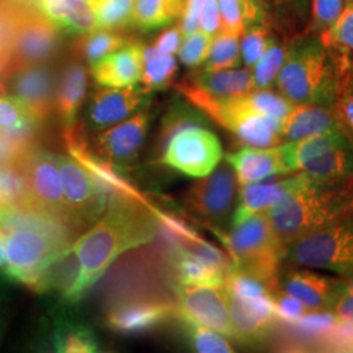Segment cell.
<instances>
[{"instance_id":"obj_59","label":"cell","mask_w":353,"mask_h":353,"mask_svg":"<svg viewBox=\"0 0 353 353\" xmlns=\"http://www.w3.org/2000/svg\"><path fill=\"white\" fill-rule=\"evenodd\" d=\"M26 1H30V0H26Z\"/></svg>"},{"instance_id":"obj_56","label":"cell","mask_w":353,"mask_h":353,"mask_svg":"<svg viewBox=\"0 0 353 353\" xmlns=\"http://www.w3.org/2000/svg\"><path fill=\"white\" fill-rule=\"evenodd\" d=\"M7 210H8V204H7V201H6V199H4V196L0 194V221H1L3 216H4L6 212H7Z\"/></svg>"},{"instance_id":"obj_53","label":"cell","mask_w":353,"mask_h":353,"mask_svg":"<svg viewBox=\"0 0 353 353\" xmlns=\"http://www.w3.org/2000/svg\"><path fill=\"white\" fill-rule=\"evenodd\" d=\"M331 313L339 321L353 323V288L344 290Z\"/></svg>"},{"instance_id":"obj_36","label":"cell","mask_w":353,"mask_h":353,"mask_svg":"<svg viewBox=\"0 0 353 353\" xmlns=\"http://www.w3.org/2000/svg\"><path fill=\"white\" fill-rule=\"evenodd\" d=\"M287 54L288 46H284L276 42L274 38H270L265 52L252 67L254 89H268L275 84L279 72L285 62Z\"/></svg>"},{"instance_id":"obj_46","label":"cell","mask_w":353,"mask_h":353,"mask_svg":"<svg viewBox=\"0 0 353 353\" xmlns=\"http://www.w3.org/2000/svg\"><path fill=\"white\" fill-rule=\"evenodd\" d=\"M334 105L343 126L350 128L353 135V79L351 72L341 76L339 92Z\"/></svg>"},{"instance_id":"obj_5","label":"cell","mask_w":353,"mask_h":353,"mask_svg":"<svg viewBox=\"0 0 353 353\" xmlns=\"http://www.w3.org/2000/svg\"><path fill=\"white\" fill-rule=\"evenodd\" d=\"M229 252L232 265L279 290L280 267L285 261V243L276 234L265 212L254 214L230 233L214 229Z\"/></svg>"},{"instance_id":"obj_44","label":"cell","mask_w":353,"mask_h":353,"mask_svg":"<svg viewBox=\"0 0 353 353\" xmlns=\"http://www.w3.org/2000/svg\"><path fill=\"white\" fill-rule=\"evenodd\" d=\"M221 28L219 33L242 37L246 32V24L241 8L240 0H217Z\"/></svg>"},{"instance_id":"obj_10","label":"cell","mask_w":353,"mask_h":353,"mask_svg":"<svg viewBox=\"0 0 353 353\" xmlns=\"http://www.w3.org/2000/svg\"><path fill=\"white\" fill-rule=\"evenodd\" d=\"M21 165L34 208L59 220L71 229L64 204L57 154L43 150L30 148L21 160Z\"/></svg>"},{"instance_id":"obj_52","label":"cell","mask_w":353,"mask_h":353,"mask_svg":"<svg viewBox=\"0 0 353 353\" xmlns=\"http://www.w3.org/2000/svg\"><path fill=\"white\" fill-rule=\"evenodd\" d=\"M182 33L179 30V26H173L164 30L159 37L154 39V43L152 48L163 54H174L179 50L182 45Z\"/></svg>"},{"instance_id":"obj_18","label":"cell","mask_w":353,"mask_h":353,"mask_svg":"<svg viewBox=\"0 0 353 353\" xmlns=\"http://www.w3.org/2000/svg\"><path fill=\"white\" fill-rule=\"evenodd\" d=\"M144 94V90L135 85L97 90L89 105L90 126L94 130H103L125 121L128 115L139 109Z\"/></svg>"},{"instance_id":"obj_41","label":"cell","mask_w":353,"mask_h":353,"mask_svg":"<svg viewBox=\"0 0 353 353\" xmlns=\"http://www.w3.org/2000/svg\"><path fill=\"white\" fill-rule=\"evenodd\" d=\"M212 41L214 36L203 30H198L194 34L185 38L183 43L178 50L181 62L188 67H198L204 63L208 58Z\"/></svg>"},{"instance_id":"obj_2","label":"cell","mask_w":353,"mask_h":353,"mask_svg":"<svg viewBox=\"0 0 353 353\" xmlns=\"http://www.w3.org/2000/svg\"><path fill=\"white\" fill-rule=\"evenodd\" d=\"M0 228L8 259L6 278L42 292L46 270L72 246L75 233L36 208L8 207Z\"/></svg>"},{"instance_id":"obj_27","label":"cell","mask_w":353,"mask_h":353,"mask_svg":"<svg viewBox=\"0 0 353 353\" xmlns=\"http://www.w3.org/2000/svg\"><path fill=\"white\" fill-rule=\"evenodd\" d=\"M190 80L208 94L227 99L240 97L254 90L252 72L250 70H221L204 71L189 76Z\"/></svg>"},{"instance_id":"obj_3","label":"cell","mask_w":353,"mask_h":353,"mask_svg":"<svg viewBox=\"0 0 353 353\" xmlns=\"http://www.w3.org/2000/svg\"><path fill=\"white\" fill-rule=\"evenodd\" d=\"M265 214L287 245L305 233L353 214V176L309 181L285 195Z\"/></svg>"},{"instance_id":"obj_19","label":"cell","mask_w":353,"mask_h":353,"mask_svg":"<svg viewBox=\"0 0 353 353\" xmlns=\"http://www.w3.org/2000/svg\"><path fill=\"white\" fill-rule=\"evenodd\" d=\"M332 131L345 132L335 108L316 103H294L280 126L281 138L290 141Z\"/></svg>"},{"instance_id":"obj_14","label":"cell","mask_w":353,"mask_h":353,"mask_svg":"<svg viewBox=\"0 0 353 353\" xmlns=\"http://www.w3.org/2000/svg\"><path fill=\"white\" fill-rule=\"evenodd\" d=\"M150 127V114L140 112L132 118L103 130L94 138L96 154L113 165H130L138 157Z\"/></svg>"},{"instance_id":"obj_58","label":"cell","mask_w":353,"mask_h":353,"mask_svg":"<svg viewBox=\"0 0 353 353\" xmlns=\"http://www.w3.org/2000/svg\"><path fill=\"white\" fill-rule=\"evenodd\" d=\"M348 1H353V0H348Z\"/></svg>"},{"instance_id":"obj_17","label":"cell","mask_w":353,"mask_h":353,"mask_svg":"<svg viewBox=\"0 0 353 353\" xmlns=\"http://www.w3.org/2000/svg\"><path fill=\"white\" fill-rule=\"evenodd\" d=\"M310 176L301 172L297 176L272 183H250L241 186L239 203L233 212L232 225L236 227L252 216L268 211L293 190L299 189L309 181Z\"/></svg>"},{"instance_id":"obj_16","label":"cell","mask_w":353,"mask_h":353,"mask_svg":"<svg viewBox=\"0 0 353 353\" xmlns=\"http://www.w3.org/2000/svg\"><path fill=\"white\" fill-rule=\"evenodd\" d=\"M55 79L42 64H24L10 79V96L24 102L38 121L50 115L55 105Z\"/></svg>"},{"instance_id":"obj_45","label":"cell","mask_w":353,"mask_h":353,"mask_svg":"<svg viewBox=\"0 0 353 353\" xmlns=\"http://www.w3.org/2000/svg\"><path fill=\"white\" fill-rule=\"evenodd\" d=\"M344 0H313L312 26L322 33L335 24L344 8Z\"/></svg>"},{"instance_id":"obj_26","label":"cell","mask_w":353,"mask_h":353,"mask_svg":"<svg viewBox=\"0 0 353 353\" xmlns=\"http://www.w3.org/2000/svg\"><path fill=\"white\" fill-rule=\"evenodd\" d=\"M352 143L345 132L332 131L318 134L303 139L292 140L290 143L278 145L281 161L287 172H296L303 168L305 163L332 148Z\"/></svg>"},{"instance_id":"obj_51","label":"cell","mask_w":353,"mask_h":353,"mask_svg":"<svg viewBox=\"0 0 353 353\" xmlns=\"http://www.w3.org/2000/svg\"><path fill=\"white\" fill-rule=\"evenodd\" d=\"M199 21H201V28H202L203 32H205L214 37L220 32L221 19H220L217 0H205L202 11H201Z\"/></svg>"},{"instance_id":"obj_34","label":"cell","mask_w":353,"mask_h":353,"mask_svg":"<svg viewBox=\"0 0 353 353\" xmlns=\"http://www.w3.org/2000/svg\"><path fill=\"white\" fill-rule=\"evenodd\" d=\"M128 45L127 38L113 30L96 29L93 32L85 33V36L80 38L76 43V52L80 58L87 61L88 63H96L103 57L119 50Z\"/></svg>"},{"instance_id":"obj_1","label":"cell","mask_w":353,"mask_h":353,"mask_svg":"<svg viewBox=\"0 0 353 353\" xmlns=\"http://www.w3.org/2000/svg\"><path fill=\"white\" fill-rule=\"evenodd\" d=\"M156 233L157 219L148 207L135 199L110 196L108 212L72 243L80 274L71 303H77L121 254L151 242Z\"/></svg>"},{"instance_id":"obj_54","label":"cell","mask_w":353,"mask_h":353,"mask_svg":"<svg viewBox=\"0 0 353 353\" xmlns=\"http://www.w3.org/2000/svg\"><path fill=\"white\" fill-rule=\"evenodd\" d=\"M8 267V259H7V250H6V240L4 233L0 228V274L6 276V271Z\"/></svg>"},{"instance_id":"obj_33","label":"cell","mask_w":353,"mask_h":353,"mask_svg":"<svg viewBox=\"0 0 353 353\" xmlns=\"http://www.w3.org/2000/svg\"><path fill=\"white\" fill-rule=\"evenodd\" d=\"M52 345L57 352L62 353H93L100 350L93 331L74 322H65L55 328Z\"/></svg>"},{"instance_id":"obj_13","label":"cell","mask_w":353,"mask_h":353,"mask_svg":"<svg viewBox=\"0 0 353 353\" xmlns=\"http://www.w3.org/2000/svg\"><path fill=\"white\" fill-rule=\"evenodd\" d=\"M234 339L254 344L270 336L278 323L274 297H242L228 293Z\"/></svg>"},{"instance_id":"obj_24","label":"cell","mask_w":353,"mask_h":353,"mask_svg":"<svg viewBox=\"0 0 353 353\" xmlns=\"http://www.w3.org/2000/svg\"><path fill=\"white\" fill-rule=\"evenodd\" d=\"M48 21L57 29L72 34L96 30V17L90 0H30Z\"/></svg>"},{"instance_id":"obj_7","label":"cell","mask_w":353,"mask_h":353,"mask_svg":"<svg viewBox=\"0 0 353 353\" xmlns=\"http://www.w3.org/2000/svg\"><path fill=\"white\" fill-rule=\"evenodd\" d=\"M172 316H176L173 297L164 290H138L110 297L105 322L117 334L134 335L159 327Z\"/></svg>"},{"instance_id":"obj_32","label":"cell","mask_w":353,"mask_h":353,"mask_svg":"<svg viewBox=\"0 0 353 353\" xmlns=\"http://www.w3.org/2000/svg\"><path fill=\"white\" fill-rule=\"evenodd\" d=\"M0 194L11 208H34L21 161L0 165Z\"/></svg>"},{"instance_id":"obj_28","label":"cell","mask_w":353,"mask_h":353,"mask_svg":"<svg viewBox=\"0 0 353 353\" xmlns=\"http://www.w3.org/2000/svg\"><path fill=\"white\" fill-rule=\"evenodd\" d=\"M38 122L36 115L24 102L12 96H0V132L17 141L30 144V135Z\"/></svg>"},{"instance_id":"obj_15","label":"cell","mask_w":353,"mask_h":353,"mask_svg":"<svg viewBox=\"0 0 353 353\" xmlns=\"http://www.w3.org/2000/svg\"><path fill=\"white\" fill-rule=\"evenodd\" d=\"M279 290L296 297L310 310L331 312L347 287L343 279L322 276L307 270H288L279 276Z\"/></svg>"},{"instance_id":"obj_31","label":"cell","mask_w":353,"mask_h":353,"mask_svg":"<svg viewBox=\"0 0 353 353\" xmlns=\"http://www.w3.org/2000/svg\"><path fill=\"white\" fill-rule=\"evenodd\" d=\"M143 61L144 64L140 81L144 93L163 89L172 84L178 68L173 55L163 54L154 48L143 46Z\"/></svg>"},{"instance_id":"obj_48","label":"cell","mask_w":353,"mask_h":353,"mask_svg":"<svg viewBox=\"0 0 353 353\" xmlns=\"http://www.w3.org/2000/svg\"><path fill=\"white\" fill-rule=\"evenodd\" d=\"M204 3L205 0H185V7L181 14V23L178 26L183 38L189 37L199 30V16Z\"/></svg>"},{"instance_id":"obj_9","label":"cell","mask_w":353,"mask_h":353,"mask_svg":"<svg viewBox=\"0 0 353 353\" xmlns=\"http://www.w3.org/2000/svg\"><path fill=\"white\" fill-rule=\"evenodd\" d=\"M223 157L220 140L202 125L178 130L165 144L160 157L161 164L195 178L212 173Z\"/></svg>"},{"instance_id":"obj_4","label":"cell","mask_w":353,"mask_h":353,"mask_svg":"<svg viewBox=\"0 0 353 353\" xmlns=\"http://www.w3.org/2000/svg\"><path fill=\"white\" fill-rule=\"evenodd\" d=\"M341 71L335 54L321 39H303L288 48L275 85L293 103H335Z\"/></svg>"},{"instance_id":"obj_30","label":"cell","mask_w":353,"mask_h":353,"mask_svg":"<svg viewBox=\"0 0 353 353\" xmlns=\"http://www.w3.org/2000/svg\"><path fill=\"white\" fill-rule=\"evenodd\" d=\"M185 0H135L132 23L140 29H156L181 17Z\"/></svg>"},{"instance_id":"obj_37","label":"cell","mask_w":353,"mask_h":353,"mask_svg":"<svg viewBox=\"0 0 353 353\" xmlns=\"http://www.w3.org/2000/svg\"><path fill=\"white\" fill-rule=\"evenodd\" d=\"M96 28L115 30L132 20L135 0H90Z\"/></svg>"},{"instance_id":"obj_57","label":"cell","mask_w":353,"mask_h":353,"mask_svg":"<svg viewBox=\"0 0 353 353\" xmlns=\"http://www.w3.org/2000/svg\"><path fill=\"white\" fill-rule=\"evenodd\" d=\"M343 280H344V283H345V287H347V290H351V288H353V270L351 271V272L345 274Z\"/></svg>"},{"instance_id":"obj_35","label":"cell","mask_w":353,"mask_h":353,"mask_svg":"<svg viewBox=\"0 0 353 353\" xmlns=\"http://www.w3.org/2000/svg\"><path fill=\"white\" fill-rule=\"evenodd\" d=\"M330 50L353 61V1H348L335 24L319 38Z\"/></svg>"},{"instance_id":"obj_8","label":"cell","mask_w":353,"mask_h":353,"mask_svg":"<svg viewBox=\"0 0 353 353\" xmlns=\"http://www.w3.org/2000/svg\"><path fill=\"white\" fill-rule=\"evenodd\" d=\"M64 204L70 227L77 233L101 217L109 195L84 165L74 157L58 156Z\"/></svg>"},{"instance_id":"obj_20","label":"cell","mask_w":353,"mask_h":353,"mask_svg":"<svg viewBox=\"0 0 353 353\" xmlns=\"http://www.w3.org/2000/svg\"><path fill=\"white\" fill-rule=\"evenodd\" d=\"M143 64V46L128 43L92 64V75L102 87L123 88L140 81Z\"/></svg>"},{"instance_id":"obj_12","label":"cell","mask_w":353,"mask_h":353,"mask_svg":"<svg viewBox=\"0 0 353 353\" xmlns=\"http://www.w3.org/2000/svg\"><path fill=\"white\" fill-rule=\"evenodd\" d=\"M237 192V178L230 165H221L202 176L186 194L190 211L208 221H223L232 212Z\"/></svg>"},{"instance_id":"obj_49","label":"cell","mask_w":353,"mask_h":353,"mask_svg":"<svg viewBox=\"0 0 353 353\" xmlns=\"http://www.w3.org/2000/svg\"><path fill=\"white\" fill-rule=\"evenodd\" d=\"M30 148V144L17 141L0 132V165L21 161Z\"/></svg>"},{"instance_id":"obj_43","label":"cell","mask_w":353,"mask_h":353,"mask_svg":"<svg viewBox=\"0 0 353 353\" xmlns=\"http://www.w3.org/2000/svg\"><path fill=\"white\" fill-rule=\"evenodd\" d=\"M268 41L270 30L263 24L250 26V29L245 32L241 41V57L249 68H252L259 61L265 52Z\"/></svg>"},{"instance_id":"obj_11","label":"cell","mask_w":353,"mask_h":353,"mask_svg":"<svg viewBox=\"0 0 353 353\" xmlns=\"http://www.w3.org/2000/svg\"><path fill=\"white\" fill-rule=\"evenodd\" d=\"M176 316L234 339L228 292L223 285H176Z\"/></svg>"},{"instance_id":"obj_29","label":"cell","mask_w":353,"mask_h":353,"mask_svg":"<svg viewBox=\"0 0 353 353\" xmlns=\"http://www.w3.org/2000/svg\"><path fill=\"white\" fill-rule=\"evenodd\" d=\"M318 179H344L353 176V143L341 145L309 160L300 169Z\"/></svg>"},{"instance_id":"obj_23","label":"cell","mask_w":353,"mask_h":353,"mask_svg":"<svg viewBox=\"0 0 353 353\" xmlns=\"http://www.w3.org/2000/svg\"><path fill=\"white\" fill-rule=\"evenodd\" d=\"M166 256L176 285H223L225 281V268L179 245L168 246Z\"/></svg>"},{"instance_id":"obj_21","label":"cell","mask_w":353,"mask_h":353,"mask_svg":"<svg viewBox=\"0 0 353 353\" xmlns=\"http://www.w3.org/2000/svg\"><path fill=\"white\" fill-rule=\"evenodd\" d=\"M59 48L57 28L42 17H32L19 28L14 51L24 64H42L51 59Z\"/></svg>"},{"instance_id":"obj_39","label":"cell","mask_w":353,"mask_h":353,"mask_svg":"<svg viewBox=\"0 0 353 353\" xmlns=\"http://www.w3.org/2000/svg\"><path fill=\"white\" fill-rule=\"evenodd\" d=\"M182 326L185 327L188 339L194 351L201 353H232L234 352L229 341L223 338L221 334L211 328L204 327L188 318L179 316Z\"/></svg>"},{"instance_id":"obj_55","label":"cell","mask_w":353,"mask_h":353,"mask_svg":"<svg viewBox=\"0 0 353 353\" xmlns=\"http://www.w3.org/2000/svg\"><path fill=\"white\" fill-rule=\"evenodd\" d=\"M4 330H6V314H4V310L0 307V343L4 335Z\"/></svg>"},{"instance_id":"obj_42","label":"cell","mask_w":353,"mask_h":353,"mask_svg":"<svg viewBox=\"0 0 353 353\" xmlns=\"http://www.w3.org/2000/svg\"><path fill=\"white\" fill-rule=\"evenodd\" d=\"M192 125H203L202 118L185 106H174L165 117L160 135L157 138V152H163L168 140L178 130Z\"/></svg>"},{"instance_id":"obj_38","label":"cell","mask_w":353,"mask_h":353,"mask_svg":"<svg viewBox=\"0 0 353 353\" xmlns=\"http://www.w3.org/2000/svg\"><path fill=\"white\" fill-rule=\"evenodd\" d=\"M204 63V71H221L239 67L241 64L240 37L217 33Z\"/></svg>"},{"instance_id":"obj_25","label":"cell","mask_w":353,"mask_h":353,"mask_svg":"<svg viewBox=\"0 0 353 353\" xmlns=\"http://www.w3.org/2000/svg\"><path fill=\"white\" fill-rule=\"evenodd\" d=\"M88 71L80 62H71L64 67L55 90L57 113L65 127L75 125L76 115L87 96Z\"/></svg>"},{"instance_id":"obj_22","label":"cell","mask_w":353,"mask_h":353,"mask_svg":"<svg viewBox=\"0 0 353 353\" xmlns=\"http://www.w3.org/2000/svg\"><path fill=\"white\" fill-rule=\"evenodd\" d=\"M228 164L233 169L241 186L265 181L270 176L288 173L281 161L278 145L258 148L246 145L240 151L228 153Z\"/></svg>"},{"instance_id":"obj_50","label":"cell","mask_w":353,"mask_h":353,"mask_svg":"<svg viewBox=\"0 0 353 353\" xmlns=\"http://www.w3.org/2000/svg\"><path fill=\"white\" fill-rule=\"evenodd\" d=\"M240 3L246 28L265 23L268 0H240Z\"/></svg>"},{"instance_id":"obj_40","label":"cell","mask_w":353,"mask_h":353,"mask_svg":"<svg viewBox=\"0 0 353 353\" xmlns=\"http://www.w3.org/2000/svg\"><path fill=\"white\" fill-rule=\"evenodd\" d=\"M246 99L254 109L279 121H283L294 105L284 96L268 89H254L246 94Z\"/></svg>"},{"instance_id":"obj_6","label":"cell","mask_w":353,"mask_h":353,"mask_svg":"<svg viewBox=\"0 0 353 353\" xmlns=\"http://www.w3.org/2000/svg\"><path fill=\"white\" fill-rule=\"evenodd\" d=\"M285 261L345 275L353 270V214L290 241Z\"/></svg>"},{"instance_id":"obj_47","label":"cell","mask_w":353,"mask_h":353,"mask_svg":"<svg viewBox=\"0 0 353 353\" xmlns=\"http://www.w3.org/2000/svg\"><path fill=\"white\" fill-rule=\"evenodd\" d=\"M274 303L279 318L284 319L285 322L297 321L301 316L307 314L310 310L300 300L281 290H278L274 293Z\"/></svg>"}]
</instances>
